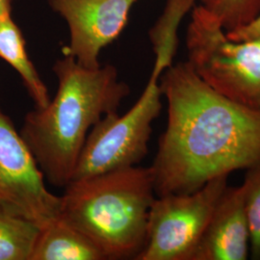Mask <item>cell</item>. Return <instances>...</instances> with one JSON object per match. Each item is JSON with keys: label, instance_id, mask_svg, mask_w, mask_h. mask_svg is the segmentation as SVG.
I'll list each match as a JSON object with an SVG mask.
<instances>
[{"label": "cell", "instance_id": "1", "mask_svg": "<svg viewBox=\"0 0 260 260\" xmlns=\"http://www.w3.org/2000/svg\"><path fill=\"white\" fill-rule=\"evenodd\" d=\"M159 83L168 121L149 167L155 195L191 194L260 162V113L216 92L188 61L170 66Z\"/></svg>", "mask_w": 260, "mask_h": 260}, {"label": "cell", "instance_id": "2", "mask_svg": "<svg viewBox=\"0 0 260 260\" xmlns=\"http://www.w3.org/2000/svg\"><path fill=\"white\" fill-rule=\"evenodd\" d=\"M53 72L58 80L54 98L46 107L28 112L19 133L45 179L65 188L93 125L118 113L130 89L119 80L114 66L88 69L67 54L56 61Z\"/></svg>", "mask_w": 260, "mask_h": 260}, {"label": "cell", "instance_id": "3", "mask_svg": "<svg viewBox=\"0 0 260 260\" xmlns=\"http://www.w3.org/2000/svg\"><path fill=\"white\" fill-rule=\"evenodd\" d=\"M64 189L63 220L93 242L105 259L136 258L155 199L150 168H120L72 180Z\"/></svg>", "mask_w": 260, "mask_h": 260}, {"label": "cell", "instance_id": "4", "mask_svg": "<svg viewBox=\"0 0 260 260\" xmlns=\"http://www.w3.org/2000/svg\"><path fill=\"white\" fill-rule=\"evenodd\" d=\"M188 12L184 0H167L163 14L149 31L155 63L144 92L124 115L112 113L93 125L72 180L135 166L146 157L152 122L162 109L160 76L172 65L178 45L177 29Z\"/></svg>", "mask_w": 260, "mask_h": 260}, {"label": "cell", "instance_id": "5", "mask_svg": "<svg viewBox=\"0 0 260 260\" xmlns=\"http://www.w3.org/2000/svg\"><path fill=\"white\" fill-rule=\"evenodd\" d=\"M188 62L216 92L260 113V37L233 41L210 11L199 5L187 28Z\"/></svg>", "mask_w": 260, "mask_h": 260}, {"label": "cell", "instance_id": "6", "mask_svg": "<svg viewBox=\"0 0 260 260\" xmlns=\"http://www.w3.org/2000/svg\"><path fill=\"white\" fill-rule=\"evenodd\" d=\"M228 177H215L191 194L155 198L149 208L146 243L135 259L190 260L228 187Z\"/></svg>", "mask_w": 260, "mask_h": 260}, {"label": "cell", "instance_id": "7", "mask_svg": "<svg viewBox=\"0 0 260 260\" xmlns=\"http://www.w3.org/2000/svg\"><path fill=\"white\" fill-rule=\"evenodd\" d=\"M0 208L45 228L60 217L61 198L47 189L33 153L0 108Z\"/></svg>", "mask_w": 260, "mask_h": 260}, {"label": "cell", "instance_id": "8", "mask_svg": "<svg viewBox=\"0 0 260 260\" xmlns=\"http://www.w3.org/2000/svg\"><path fill=\"white\" fill-rule=\"evenodd\" d=\"M138 0H48L69 23L70 46L64 53L88 69L101 67V50L121 35Z\"/></svg>", "mask_w": 260, "mask_h": 260}, {"label": "cell", "instance_id": "9", "mask_svg": "<svg viewBox=\"0 0 260 260\" xmlns=\"http://www.w3.org/2000/svg\"><path fill=\"white\" fill-rule=\"evenodd\" d=\"M250 232L243 185L226 187L190 260H246Z\"/></svg>", "mask_w": 260, "mask_h": 260}, {"label": "cell", "instance_id": "10", "mask_svg": "<svg viewBox=\"0 0 260 260\" xmlns=\"http://www.w3.org/2000/svg\"><path fill=\"white\" fill-rule=\"evenodd\" d=\"M103 259L93 242L61 217L40 230L30 256V260Z\"/></svg>", "mask_w": 260, "mask_h": 260}, {"label": "cell", "instance_id": "11", "mask_svg": "<svg viewBox=\"0 0 260 260\" xmlns=\"http://www.w3.org/2000/svg\"><path fill=\"white\" fill-rule=\"evenodd\" d=\"M0 58L20 75L35 107H46L50 102L47 86L29 59L25 40L11 14L0 16Z\"/></svg>", "mask_w": 260, "mask_h": 260}, {"label": "cell", "instance_id": "12", "mask_svg": "<svg viewBox=\"0 0 260 260\" xmlns=\"http://www.w3.org/2000/svg\"><path fill=\"white\" fill-rule=\"evenodd\" d=\"M41 228L0 208V260H30Z\"/></svg>", "mask_w": 260, "mask_h": 260}, {"label": "cell", "instance_id": "13", "mask_svg": "<svg viewBox=\"0 0 260 260\" xmlns=\"http://www.w3.org/2000/svg\"><path fill=\"white\" fill-rule=\"evenodd\" d=\"M251 258L260 260V162L247 169L243 182Z\"/></svg>", "mask_w": 260, "mask_h": 260}, {"label": "cell", "instance_id": "14", "mask_svg": "<svg viewBox=\"0 0 260 260\" xmlns=\"http://www.w3.org/2000/svg\"><path fill=\"white\" fill-rule=\"evenodd\" d=\"M225 32L250 24L260 15V0H216L208 9Z\"/></svg>", "mask_w": 260, "mask_h": 260}, {"label": "cell", "instance_id": "15", "mask_svg": "<svg viewBox=\"0 0 260 260\" xmlns=\"http://www.w3.org/2000/svg\"><path fill=\"white\" fill-rule=\"evenodd\" d=\"M225 34L228 38L233 41H245L252 38L260 37V15L250 24L231 32H225Z\"/></svg>", "mask_w": 260, "mask_h": 260}, {"label": "cell", "instance_id": "16", "mask_svg": "<svg viewBox=\"0 0 260 260\" xmlns=\"http://www.w3.org/2000/svg\"><path fill=\"white\" fill-rule=\"evenodd\" d=\"M13 0H0V16L11 14Z\"/></svg>", "mask_w": 260, "mask_h": 260}, {"label": "cell", "instance_id": "17", "mask_svg": "<svg viewBox=\"0 0 260 260\" xmlns=\"http://www.w3.org/2000/svg\"><path fill=\"white\" fill-rule=\"evenodd\" d=\"M196 1H200L201 5L205 6V8H207V9H210L213 6L216 0H196Z\"/></svg>", "mask_w": 260, "mask_h": 260}]
</instances>
